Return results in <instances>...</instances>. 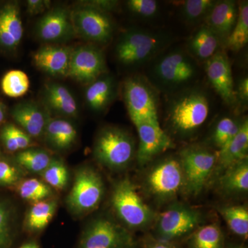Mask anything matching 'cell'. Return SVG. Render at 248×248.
Returning <instances> with one entry per match:
<instances>
[{
    "mask_svg": "<svg viewBox=\"0 0 248 248\" xmlns=\"http://www.w3.org/2000/svg\"><path fill=\"white\" fill-rule=\"evenodd\" d=\"M147 248H174L171 246L169 242L159 241V240H155V241H150L149 244L147 245Z\"/></svg>",
    "mask_w": 248,
    "mask_h": 248,
    "instance_id": "7bdbcfd3",
    "label": "cell"
},
{
    "mask_svg": "<svg viewBox=\"0 0 248 248\" xmlns=\"http://www.w3.org/2000/svg\"><path fill=\"white\" fill-rule=\"evenodd\" d=\"M146 182L152 193L160 198H169L177 195L184 186L180 162L174 159L161 161L148 173Z\"/></svg>",
    "mask_w": 248,
    "mask_h": 248,
    "instance_id": "4fadbf2b",
    "label": "cell"
},
{
    "mask_svg": "<svg viewBox=\"0 0 248 248\" xmlns=\"http://www.w3.org/2000/svg\"><path fill=\"white\" fill-rule=\"evenodd\" d=\"M103 194L104 184L99 174L90 168H84L76 174L67 202L76 213H86L99 205Z\"/></svg>",
    "mask_w": 248,
    "mask_h": 248,
    "instance_id": "9c48e42d",
    "label": "cell"
},
{
    "mask_svg": "<svg viewBox=\"0 0 248 248\" xmlns=\"http://www.w3.org/2000/svg\"><path fill=\"white\" fill-rule=\"evenodd\" d=\"M170 42V36L164 32L129 29L121 36L116 45V56L125 66H140L163 53Z\"/></svg>",
    "mask_w": 248,
    "mask_h": 248,
    "instance_id": "3957f363",
    "label": "cell"
},
{
    "mask_svg": "<svg viewBox=\"0 0 248 248\" xmlns=\"http://www.w3.org/2000/svg\"><path fill=\"white\" fill-rule=\"evenodd\" d=\"M20 179V173L9 163L0 161V186H11Z\"/></svg>",
    "mask_w": 248,
    "mask_h": 248,
    "instance_id": "f35d334b",
    "label": "cell"
},
{
    "mask_svg": "<svg viewBox=\"0 0 248 248\" xmlns=\"http://www.w3.org/2000/svg\"><path fill=\"white\" fill-rule=\"evenodd\" d=\"M55 201H42L37 202L29 210L27 218L29 229L32 231H42L48 226L56 211Z\"/></svg>",
    "mask_w": 248,
    "mask_h": 248,
    "instance_id": "83f0119b",
    "label": "cell"
},
{
    "mask_svg": "<svg viewBox=\"0 0 248 248\" xmlns=\"http://www.w3.org/2000/svg\"><path fill=\"white\" fill-rule=\"evenodd\" d=\"M74 32L71 12L63 8H55L49 11L37 26V36L47 42L68 39Z\"/></svg>",
    "mask_w": 248,
    "mask_h": 248,
    "instance_id": "2e32d148",
    "label": "cell"
},
{
    "mask_svg": "<svg viewBox=\"0 0 248 248\" xmlns=\"http://www.w3.org/2000/svg\"><path fill=\"white\" fill-rule=\"evenodd\" d=\"M45 131L49 143L59 150L68 149L77 138L76 129L64 120H48Z\"/></svg>",
    "mask_w": 248,
    "mask_h": 248,
    "instance_id": "d4e9b609",
    "label": "cell"
},
{
    "mask_svg": "<svg viewBox=\"0 0 248 248\" xmlns=\"http://www.w3.org/2000/svg\"><path fill=\"white\" fill-rule=\"evenodd\" d=\"M135 241L128 232L116 223L100 218L85 233L81 248H133Z\"/></svg>",
    "mask_w": 248,
    "mask_h": 248,
    "instance_id": "7c38bea8",
    "label": "cell"
},
{
    "mask_svg": "<svg viewBox=\"0 0 248 248\" xmlns=\"http://www.w3.org/2000/svg\"><path fill=\"white\" fill-rule=\"evenodd\" d=\"M6 112H5V107L2 104L0 103V124H2L5 121L6 117Z\"/></svg>",
    "mask_w": 248,
    "mask_h": 248,
    "instance_id": "ee69618b",
    "label": "cell"
},
{
    "mask_svg": "<svg viewBox=\"0 0 248 248\" xmlns=\"http://www.w3.org/2000/svg\"><path fill=\"white\" fill-rule=\"evenodd\" d=\"M85 4L92 6L94 9L99 10L103 12L108 14L110 11H114L118 5V1H109V0H99V1H90Z\"/></svg>",
    "mask_w": 248,
    "mask_h": 248,
    "instance_id": "ab89813d",
    "label": "cell"
},
{
    "mask_svg": "<svg viewBox=\"0 0 248 248\" xmlns=\"http://www.w3.org/2000/svg\"><path fill=\"white\" fill-rule=\"evenodd\" d=\"M20 9L17 3L8 2L0 8V47L6 50L17 48L23 37Z\"/></svg>",
    "mask_w": 248,
    "mask_h": 248,
    "instance_id": "e0dca14e",
    "label": "cell"
},
{
    "mask_svg": "<svg viewBox=\"0 0 248 248\" xmlns=\"http://www.w3.org/2000/svg\"><path fill=\"white\" fill-rule=\"evenodd\" d=\"M13 118L31 138H38L45 132L46 116L37 104L24 102L17 104L11 112Z\"/></svg>",
    "mask_w": 248,
    "mask_h": 248,
    "instance_id": "44dd1931",
    "label": "cell"
},
{
    "mask_svg": "<svg viewBox=\"0 0 248 248\" xmlns=\"http://www.w3.org/2000/svg\"><path fill=\"white\" fill-rule=\"evenodd\" d=\"M248 42V2L241 1L238 6V16L231 35L225 46L232 51H239Z\"/></svg>",
    "mask_w": 248,
    "mask_h": 248,
    "instance_id": "4316f807",
    "label": "cell"
},
{
    "mask_svg": "<svg viewBox=\"0 0 248 248\" xmlns=\"http://www.w3.org/2000/svg\"><path fill=\"white\" fill-rule=\"evenodd\" d=\"M41 174L47 185L51 186L56 190H63L68 183V170L60 160L52 159L48 167Z\"/></svg>",
    "mask_w": 248,
    "mask_h": 248,
    "instance_id": "d590c367",
    "label": "cell"
},
{
    "mask_svg": "<svg viewBox=\"0 0 248 248\" xmlns=\"http://www.w3.org/2000/svg\"><path fill=\"white\" fill-rule=\"evenodd\" d=\"M224 241L221 230L211 224L200 228L191 240L192 248H223Z\"/></svg>",
    "mask_w": 248,
    "mask_h": 248,
    "instance_id": "d6a6232c",
    "label": "cell"
},
{
    "mask_svg": "<svg viewBox=\"0 0 248 248\" xmlns=\"http://www.w3.org/2000/svg\"><path fill=\"white\" fill-rule=\"evenodd\" d=\"M238 16V6L232 0L215 1L213 9L205 19L206 26L225 45L231 35Z\"/></svg>",
    "mask_w": 248,
    "mask_h": 248,
    "instance_id": "ac0fdd59",
    "label": "cell"
},
{
    "mask_svg": "<svg viewBox=\"0 0 248 248\" xmlns=\"http://www.w3.org/2000/svg\"><path fill=\"white\" fill-rule=\"evenodd\" d=\"M44 99L47 107L56 113L66 117H75L78 115L76 99L63 85L58 83L46 85Z\"/></svg>",
    "mask_w": 248,
    "mask_h": 248,
    "instance_id": "7402d4cb",
    "label": "cell"
},
{
    "mask_svg": "<svg viewBox=\"0 0 248 248\" xmlns=\"http://www.w3.org/2000/svg\"><path fill=\"white\" fill-rule=\"evenodd\" d=\"M127 6L130 12L144 19L156 17L160 9L159 2L155 0H129Z\"/></svg>",
    "mask_w": 248,
    "mask_h": 248,
    "instance_id": "8d00e7d4",
    "label": "cell"
},
{
    "mask_svg": "<svg viewBox=\"0 0 248 248\" xmlns=\"http://www.w3.org/2000/svg\"><path fill=\"white\" fill-rule=\"evenodd\" d=\"M1 87L3 93L8 97H22L29 91L30 80L24 72L12 70L6 73L2 78Z\"/></svg>",
    "mask_w": 248,
    "mask_h": 248,
    "instance_id": "1f68e13d",
    "label": "cell"
},
{
    "mask_svg": "<svg viewBox=\"0 0 248 248\" xmlns=\"http://www.w3.org/2000/svg\"><path fill=\"white\" fill-rule=\"evenodd\" d=\"M115 79L110 76L99 77L89 84L86 91V101L90 108L101 112L107 108L115 97Z\"/></svg>",
    "mask_w": 248,
    "mask_h": 248,
    "instance_id": "cb8c5ba5",
    "label": "cell"
},
{
    "mask_svg": "<svg viewBox=\"0 0 248 248\" xmlns=\"http://www.w3.org/2000/svg\"></svg>",
    "mask_w": 248,
    "mask_h": 248,
    "instance_id": "bcb514c9",
    "label": "cell"
},
{
    "mask_svg": "<svg viewBox=\"0 0 248 248\" xmlns=\"http://www.w3.org/2000/svg\"><path fill=\"white\" fill-rule=\"evenodd\" d=\"M18 192L23 200L35 203L46 200L53 194L48 185L35 178L21 183L18 187Z\"/></svg>",
    "mask_w": 248,
    "mask_h": 248,
    "instance_id": "836d02e7",
    "label": "cell"
},
{
    "mask_svg": "<svg viewBox=\"0 0 248 248\" xmlns=\"http://www.w3.org/2000/svg\"><path fill=\"white\" fill-rule=\"evenodd\" d=\"M220 186L228 193H241L248 190V159L225 170Z\"/></svg>",
    "mask_w": 248,
    "mask_h": 248,
    "instance_id": "484cf974",
    "label": "cell"
},
{
    "mask_svg": "<svg viewBox=\"0 0 248 248\" xmlns=\"http://www.w3.org/2000/svg\"><path fill=\"white\" fill-rule=\"evenodd\" d=\"M236 93V101L239 99L241 102L246 104L248 100V79L247 77H245L240 80L238 84L237 89L235 90Z\"/></svg>",
    "mask_w": 248,
    "mask_h": 248,
    "instance_id": "b9f144b4",
    "label": "cell"
},
{
    "mask_svg": "<svg viewBox=\"0 0 248 248\" xmlns=\"http://www.w3.org/2000/svg\"><path fill=\"white\" fill-rule=\"evenodd\" d=\"M124 102L135 125L141 122H159L157 99L154 87L141 76L130 77L123 86Z\"/></svg>",
    "mask_w": 248,
    "mask_h": 248,
    "instance_id": "5b68a950",
    "label": "cell"
},
{
    "mask_svg": "<svg viewBox=\"0 0 248 248\" xmlns=\"http://www.w3.org/2000/svg\"><path fill=\"white\" fill-rule=\"evenodd\" d=\"M241 122L230 117H225L218 121L213 135L214 144L221 150L239 131Z\"/></svg>",
    "mask_w": 248,
    "mask_h": 248,
    "instance_id": "e575fe53",
    "label": "cell"
},
{
    "mask_svg": "<svg viewBox=\"0 0 248 248\" xmlns=\"http://www.w3.org/2000/svg\"><path fill=\"white\" fill-rule=\"evenodd\" d=\"M94 155L99 163L108 168L124 169L133 159L135 143L123 129L106 127L96 139Z\"/></svg>",
    "mask_w": 248,
    "mask_h": 248,
    "instance_id": "277c9868",
    "label": "cell"
},
{
    "mask_svg": "<svg viewBox=\"0 0 248 248\" xmlns=\"http://www.w3.org/2000/svg\"><path fill=\"white\" fill-rule=\"evenodd\" d=\"M11 239V214L4 204L0 203V248L7 246Z\"/></svg>",
    "mask_w": 248,
    "mask_h": 248,
    "instance_id": "74e56055",
    "label": "cell"
},
{
    "mask_svg": "<svg viewBox=\"0 0 248 248\" xmlns=\"http://www.w3.org/2000/svg\"><path fill=\"white\" fill-rule=\"evenodd\" d=\"M221 45L218 37L205 25L191 36L187 42V52L195 60L206 62L218 51Z\"/></svg>",
    "mask_w": 248,
    "mask_h": 248,
    "instance_id": "603a6c76",
    "label": "cell"
},
{
    "mask_svg": "<svg viewBox=\"0 0 248 248\" xmlns=\"http://www.w3.org/2000/svg\"><path fill=\"white\" fill-rule=\"evenodd\" d=\"M112 204L120 219L130 228L146 227L154 217L153 210L142 200L128 179H124L116 185Z\"/></svg>",
    "mask_w": 248,
    "mask_h": 248,
    "instance_id": "8992f818",
    "label": "cell"
},
{
    "mask_svg": "<svg viewBox=\"0 0 248 248\" xmlns=\"http://www.w3.org/2000/svg\"><path fill=\"white\" fill-rule=\"evenodd\" d=\"M19 248H40V247H39L38 244H37V243L32 241V242H29L22 245V246Z\"/></svg>",
    "mask_w": 248,
    "mask_h": 248,
    "instance_id": "f6af8a7d",
    "label": "cell"
},
{
    "mask_svg": "<svg viewBox=\"0 0 248 248\" xmlns=\"http://www.w3.org/2000/svg\"><path fill=\"white\" fill-rule=\"evenodd\" d=\"M202 221L200 213L182 205H174L160 215L156 225L159 241L170 242L188 234Z\"/></svg>",
    "mask_w": 248,
    "mask_h": 248,
    "instance_id": "30bf717a",
    "label": "cell"
},
{
    "mask_svg": "<svg viewBox=\"0 0 248 248\" xmlns=\"http://www.w3.org/2000/svg\"><path fill=\"white\" fill-rule=\"evenodd\" d=\"M16 161L24 169L34 173H42L49 166L52 157L42 150H24L17 153Z\"/></svg>",
    "mask_w": 248,
    "mask_h": 248,
    "instance_id": "4dcf8cb0",
    "label": "cell"
},
{
    "mask_svg": "<svg viewBox=\"0 0 248 248\" xmlns=\"http://www.w3.org/2000/svg\"><path fill=\"white\" fill-rule=\"evenodd\" d=\"M135 125L140 138L137 158L141 166L172 148V140L161 128L159 122H141Z\"/></svg>",
    "mask_w": 248,
    "mask_h": 248,
    "instance_id": "5bb4252c",
    "label": "cell"
},
{
    "mask_svg": "<svg viewBox=\"0 0 248 248\" xmlns=\"http://www.w3.org/2000/svg\"><path fill=\"white\" fill-rule=\"evenodd\" d=\"M248 121H242L238 133L219 150L217 161L221 169L226 170L234 164L248 159Z\"/></svg>",
    "mask_w": 248,
    "mask_h": 248,
    "instance_id": "ffe728a7",
    "label": "cell"
},
{
    "mask_svg": "<svg viewBox=\"0 0 248 248\" xmlns=\"http://www.w3.org/2000/svg\"><path fill=\"white\" fill-rule=\"evenodd\" d=\"M215 1L213 0H187L181 6V16L186 24L194 25L205 21Z\"/></svg>",
    "mask_w": 248,
    "mask_h": 248,
    "instance_id": "f546056e",
    "label": "cell"
},
{
    "mask_svg": "<svg viewBox=\"0 0 248 248\" xmlns=\"http://www.w3.org/2000/svg\"><path fill=\"white\" fill-rule=\"evenodd\" d=\"M151 62L148 81L167 94H176L190 88L200 74L197 61L183 49L164 50Z\"/></svg>",
    "mask_w": 248,
    "mask_h": 248,
    "instance_id": "6da1fadb",
    "label": "cell"
},
{
    "mask_svg": "<svg viewBox=\"0 0 248 248\" xmlns=\"http://www.w3.org/2000/svg\"><path fill=\"white\" fill-rule=\"evenodd\" d=\"M180 162L186 191L197 195L203 190L217 162V155L202 147H188L180 153Z\"/></svg>",
    "mask_w": 248,
    "mask_h": 248,
    "instance_id": "52a82bcc",
    "label": "cell"
},
{
    "mask_svg": "<svg viewBox=\"0 0 248 248\" xmlns=\"http://www.w3.org/2000/svg\"><path fill=\"white\" fill-rule=\"evenodd\" d=\"M168 120L179 135H189L198 130L208 119L210 101L200 88H187L174 94L168 106Z\"/></svg>",
    "mask_w": 248,
    "mask_h": 248,
    "instance_id": "7a4b0ae2",
    "label": "cell"
},
{
    "mask_svg": "<svg viewBox=\"0 0 248 248\" xmlns=\"http://www.w3.org/2000/svg\"><path fill=\"white\" fill-rule=\"evenodd\" d=\"M106 71L104 53L95 46H81L72 50L67 76L81 84H90Z\"/></svg>",
    "mask_w": 248,
    "mask_h": 248,
    "instance_id": "8fae6325",
    "label": "cell"
},
{
    "mask_svg": "<svg viewBox=\"0 0 248 248\" xmlns=\"http://www.w3.org/2000/svg\"><path fill=\"white\" fill-rule=\"evenodd\" d=\"M205 71L210 84L228 105L236 102L231 62L223 52H217L205 62Z\"/></svg>",
    "mask_w": 248,
    "mask_h": 248,
    "instance_id": "9a60e30c",
    "label": "cell"
},
{
    "mask_svg": "<svg viewBox=\"0 0 248 248\" xmlns=\"http://www.w3.org/2000/svg\"><path fill=\"white\" fill-rule=\"evenodd\" d=\"M72 50L66 46H46L33 56L35 66L53 76H68Z\"/></svg>",
    "mask_w": 248,
    "mask_h": 248,
    "instance_id": "d6986e66",
    "label": "cell"
},
{
    "mask_svg": "<svg viewBox=\"0 0 248 248\" xmlns=\"http://www.w3.org/2000/svg\"><path fill=\"white\" fill-rule=\"evenodd\" d=\"M50 1L43 0H29L27 1V11L29 14L37 15L44 12L49 8Z\"/></svg>",
    "mask_w": 248,
    "mask_h": 248,
    "instance_id": "60d3db41",
    "label": "cell"
},
{
    "mask_svg": "<svg viewBox=\"0 0 248 248\" xmlns=\"http://www.w3.org/2000/svg\"><path fill=\"white\" fill-rule=\"evenodd\" d=\"M222 216L233 233L244 239L248 236V212L241 205L223 207L220 210Z\"/></svg>",
    "mask_w": 248,
    "mask_h": 248,
    "instance_id": "f1b7e54d",
    "label": "cell"
},
{
    "mask_svg": "<svg viewBox=\"0 0 248 248\" xmlns=\"http://www.w3.org/2000/svg\"><path fill=\"white\" fill-rule=\"evenodd\" d=\"M75 32L86 40L105 44L112 38L114 24L108 14L86 4L71 12Z\"/></svg>",
    "mask_w": 248,
    "mask_h": 248,
    "instance_id": "ba28073f",
    "label": "cell"
}]
</instances>
